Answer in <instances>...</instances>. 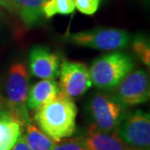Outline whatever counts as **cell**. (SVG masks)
Listing matches in <instances>:
<instances>
[{
    "mask_svg": "<svg viewBox=\"0 0 150 150\" xmlns=\"http://www.w3.org/2000/svg\"><path fill=\"white\" fill-rule=\"evenodd\" d=\"M115 131L120 139L131 148L149 150L150 116L148 112L140 109L127 111Z\"/></svg>",
    "mask_w": 150,
    "mask_h": 150,
    "instance_id": "obj_6",
    "label": "cell"
},
{
    "mask_svg": "<svg viewBox=\"0 0 150 150\" xmlns=\"http://www.w3.org/2000/svg\"><path fill=\"white\" fill-rule=\"evenodd\" d=\"M46 0H13L14 12L28 28L39 25L45 19L43 5Z\"/></svg>",
    "mask_w": 150,
    "mask_h": 150,
    "instance_id": "obj_12",
    "label": "cell"
},
{
    "mask_svg": "<svg viewBox=\"0 0 150 150\" xmlns=\"http://www.w3.org/2000/svg\"><path fill=\"white\" fill-rule=\"evenodd\" d=\"M11 150H31L28 145V143L25 142V139H23V134L19 137V139L17 140L16 144L13 146V148Z\"/></svg>",
    "mask_w": 150,
    "mask_h": 150,
    "instance_id": "obj_19",
    "label": "cell"
},
{
    "mask_svg": "<svg viewBox=\"0 0 150 150\" xmlns=\"http://www.w3.org/2000/svg\"><path fill=\"white\" fill-rule=\"evenodd\" d=\"M0 6L6 8L7 10L13 13L14 8H13V0H0Z\"/></svg>",
    "mask_w": 150,
    "mask_h": 150,
    "instance_id": "obj_20",
    "label": "cell"
},
{
    "mask_svg": "<svg viewBox=\"0 0 150 150\" xmlns=\"http://www.w3.org/2000/svg\"><path fill=\"white\" fill-rule=\"evenodd\" d=\"M23 126L7 109L0 113V150H11L22 136Z\"/></svg>",
    "mask_w": 150,
    "mask_h": 150,
    "instance_id": "obj_13",
    "label": "cell"
},
{
    "mask_svg": "<svg viewBox=\"0 0 150 150\" xmlns=\"http://www.w3.org/2000/svg\"><path fill=\"white\" fill-rule=\"evenodd\" d=\"M132 36L127 30L119 28H93L70 33L67 40L80 47L100 51H115L128 46Z\"/></svg>",
    "mask_w": 150,
    "mask_h": 150,
    "instance_id": "obj_4",
    "label": "cell"
},
{
    "mask_svg": "<svg viewBox=\"0 0 150 150\" xmlns=\"http://www.w3.org/2000/svg\"><path fill=\"white\" fill-rule=\"evenodd\" d=\"M22 134L31 150H52L56 142L30 119L23 125Z\"/></svg>",
    "mask_w": 150,
    "mask_h": 150,
    "instance_id": "obj_14",
    "label": "cell"
},
{
    "mask_svg": "<svg viewBox=\"0 0 150 150\" xmlns=\"http://www.w3.org/2000/svg\"><path fill=\"white\" fill-rule=\"evenodd\" d=\"M134 67L133 57L121 51L100 56L89 68L92 85L100 90L114 89Z\"/></svg>",
    "mask_w": 150,
    "mask_h": 150,
    "instance_id": "obj_2",
    "label": "cell"
},
{
    "mask_svg": "<svg viewBox=\"0 0 150 150\" xmlns=\"http://www.w3.org/2000/svg\"><path fill=\"white\" fill-rule=\"evenodd\" d=\"M33 122L55 140L70 137L76 130L77 107L72 98L59 92L34 110Z\"/></svg>",
    "mask_w": 150,
    "mask_h": 150,
    "instance_id": "obj_1",
    "label": "cell"
},
{
    "mask_svg": "<svg viewBox=\"0 0 150 150\" xmlns=\"http://www.w3.org/2000/svg\"><path fill=\"white\" fill-rule=\"evenodd\" d=\"M59 76L61 92L70 98L81 97L93 86L89 68L82 62L64 59L59 67Z\"/></svg>",
    "mask_w": 150,
    "mask_h": 150,
    "instance_id": "obj_8",
    "label": "cell"
},
{
    "mask_svg": "<svg viewBox=\"0 0 150 150\" xmlns=\"http://www.w3.org/2000/svg\"><path fill=\"white\" fill-rule=\"evenodd\" d=\"M131 150H140V149H133V148H132Z\"/></svg>",
    "mask_w": 150,
    "mask_h": 150,
    "instance_id": "obj_22",
    "label": "cell"
},
{
    "mask_svg": "<svg viewBox=\"0 0 150 150\" xmlns=\"http://www.w3.org/2000/svg\"><path fill=\"white\" fill-rule=\"evenodd\" d=\"M74 10L73 0H46L43 5L45 19H51L56 15H69Z\"/></svg>",
    "mask_w": 150,
    "mask_h": 150,
    "instance_id": "obj_15",
    "label": "cell"
},
{
    "mask_svg": "<svg viewBox=\"0 0 150 150\" xmlns=\"http://www.w3.org/2000/svg\"><path fill=\"white\" fill-rule=\"evenodd\" d=\"M28 65L33 76L40 79H53L59 77L61 58L49 48L35 45L28 54Z\"/></svg>",
    "mask_w": 150,
    "mask_h": 150,
    "instance_id": "obj_9",
    "label": "cell"
},
{
    "mask_svg": "<svg viewBox=\"0 0 150 150\" xmlns=\"http://www.w3.org/2000/svg\"><path fill=\"white\" fill-rule=\"evenodd\" d=\"M29 74L22 62L11 65L6 81V103L10 113L22 126L29 120L26 100L28 94Z\"/></svg>",
    "mask_w": 150,
    "mask_h": 150,
    "instance_id": "obj_3",
    "label": "cell"
},
{
    "mask_svg": "<svg viewBox=\"0 0 150 150\" xmlns=\"http://www.w3.org/2000/svg\"><path fill=\"white\" fill-rule=\"evenodd\" d=\"M85 137V142L89 150H131L116 131L103 132L91 126Z\"/></svg>",
    "mask_w": 150,
    "mask_h": 150,
    "instance_id": "obj_10",
    "label": "cell"
},
{
    "mask_svg": "<svg viewBox=\"0 0 150 150\" xmlns=\"http://www.w3.org/2000/svg\"><path fill=\"white\" fill-rule=\"evenodd\" d=\"M132 41V49L134 53L145 65H150V44L149 39L143 34H137Z\"/></svg>",
    "mask_w": 150,
    "mask_h": 150,
    "instance_id": "obj_16",
    "label": "cell"
},
{
    "mask_svg": "<svg viewBox=\"0 0 150 150\" xmlns=\"http://www.w3.org/2000/svg\"><path fill=\"white\" fill-rule=\"evenodd\" d=\"M75 8L87 16H92L98 10L101 0H73Z\"/></svg>",
    "mask_w": 150,
    "mask_h": 150,
    "instance_id": "obj_18",
    "label": "cell"
},
{
    "mask_svg": "<svg viewBox=\"0 0 150 150\" xmlns=\"http://www.w3.org/2000/svg\"><path fill=\"white\" fill-rule=\"evenodd\" d=\"M52 150H89L85 142V137H67L56 142Z\"/></svg>",
    "mask_w": 150,
    "mask_h": 150,
    "instance_id": "obj_17",
    "label": "cell"
},
{
    "mask_svg": "<svg viewBox=\"0 0 150 150\" xmlns=\"http://www.w3.org/2000/svg\"><path fill=\"white\" fill-rule=\"evenodd\" d=\"M61 92L59 83L53 79H42L39 82L35 83L30 89L28 90V100H26V106L29 110H35L55 98Z\"/></svg>",
    "mask_w": 150,
    "mask_h": 150,
    "instance_id": "obj_11",
    "label": "cell"
},
{
    "mask_svg": "<svg viewBox=\"0 0 150 150\" xmlns=\"http://www.w3.org/2000/svg\"><path fill=\"white\" fill-rule=\"evenodd\" d=\"M112 94L125 107L144 103L149 100L150 84L146 70H132L117 85Z\"/></svg>",
    "mask_w": 150,
    "mask_h": 150,
    "instance_id": "obj_7",
    "label": "cell"
},
{
    "mask_svg": "<svg viewBox=\"0 0 150 150\" xmlns=\"http://www.w3.org/2000/svg\"><path fill=\"white\" fill-rule=\"evenodd\" d=\"M88 112L95 128L103 132H113L127 112L125 107L113 95L98 92L88 103Z\"/></svg>",
    "mask_w": 150,
    "mask_h": 150,
    "instance_id": "obj_5",
    "label": "cell"
},
{
    "mask_svg": "<svg viewBox=\"0 0 150 150\" xmlns=\"http://www.w3.org/2000/svg\"><path fill=\"white\" fill-rule=\"evenodd\" d=\"M7 109H8V107H7V103H6V100L0 96V113H2L3 111H5V110H7Z\"/></svg>",
    "mask_w": 150,
    "mask_h": 150,
    "instance_id": "obj_21",
    "label": "cell"
}]
</instances>
